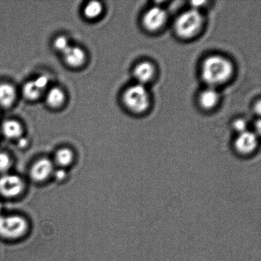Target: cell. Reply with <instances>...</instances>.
I'll return each mask as SVG.
<instances>
[{"mask_svg":"<svg viewBox=\"0 0 261 261\" xmlns=\"http://www.w3.org/2000/svg\"><path fill=\"white\" fill-rule=\"evenodd\" d=\"M53 45L56 50L62 53L67 50L70 46L68 38L64 36H60L56 38L54 41Z\"/></svg>","mask_w":261,"mask_h":261,"instance_id":"cell-18","label":"cell"},{"mask_svg":"<svg viewBox=\"0 0 261 261\" xmlns=\"http://www.w3.org/2000/svg\"><path fill=\"white\" fill-rule=\"evenodd\" d=\"M55 176L56 179H58L59 180H62L64 178H65L66 173L65 171L63 170H60L56 171L55 173Z\"/></svg>","mask_w":261,"mask_h":261,"instance_id":"cell-22","label":"cell"},{"mask_svg":"<svg viewBox=\"0 0 261 261\" xmlns=\"http://www.w3.org/2000/svg\"><path fill=\"white\" fill-rule=\"evenodd\" d=\"M2 209V204L0 203V212H1Z\"/></svg>","mask_w":261,"mask_h":261,"instance_id":"cell-25","label":"cell"},{"mask_svg":"<svg viewBox=\"0 0 261 261\" xmlns=\"http://www.w3.org/2000/svg\"><path fill=\"white\" fill-rule=\"evenodd\" d=\"M203 22L201 13L193 8L179 15L175 21V32L179 37L188 39L199 32Z\"/></svg>","mask_w":261,"mask_h":261,"instance_id":"cell-2","label":"cell"},{"mask_svg":"<svg viewBox=\"0 0 261 261\" xmlns=\"http://www.w3.org/2000/svg\"><path fill=\"white\" fill-rule=\"evenodd\" d=\"M123 101L125 106L130 111L135 113H142L149 107V93L145 86L136 84L124 92Z\"/></svg>","mask_w":261,"mask_h":261,"instance_id":"cell-3","label":"cell"},{"mask_svg":"<svg viewBox=\"0 0 261 261\" xmlns=\"http://www.w3.org/2000/svg\"><path fill=\"white\" fill-rule=\"evenodd\" d=\"M73 160V153L68 148H61L56 154V161L59 165L66 166Z\"/></svg>","mask_w":261,"mask_h":261,"instance_id":"cell-17","label":"cell"},{"mask_svg":"<svg viewBox=\"0 0 261 261\" xmlns=\"http://www.w3.org/2000/svg\"><path fill=\"white\" fill-rule=\"evenodd\" d=\"M66 96L62 89L54 88L48 92L46 96V102L50 108L58 109L65 103Z\"/></svg>","mask_w":261,"mask_h":261,"instance_id":"cell-13","label":"cell"},{"mask_svg":"<svg viewBox=\"0 0 261 261\" xmlns=\"http://www.w3.org/2000/svg\"><path fill=\"white\" fill-rule=\"evenodd\" d=\"M233 73L231 61L223 56L214 55L204 60L201 66V77L209 87H216L226 83Z\"/></svg>","mask_w":261,"mask_h":261,"instance_id":"cell-1","label":"cell"},{"mask_svg":"<svg viewBox=\"0 0 261 261\" xmlns=\"http://www.w3.org/2000/svg\"><path fill=\"white\" fill-rule=\"evenodd\" d=\"M28 143V141L27 138H20L19 141H18V145L20 148H24L27 147Z\"/></svg>","mask_w":261,"mask_h":261,"instance_id":"cell-23","label":"cell"},{"mask_svg":"<svg viewBox=\"0 0 261 261\" xmlns=\"http://www.w3.org/2000/svg\"><path fill=\"white\" fill-rule=\"evenodd\" d=\"M83 12L87 19H95L103 12V6L100 2L92 1L86 5Z\"/></svg>","mask_w":261,"mask_h":261,"instance_id":"cell-16","label":"cell"},{"mask_svg":"<svg viewBox=\"0 0 261 261\" xmlns=\"http://www.w3.org/2000/svg\"><path fill=\"white\" fill-rule=\"evenodd\" d=\"M16 99V91L11 84H0V106L7 108L12 106Z\"/></svg>","mask_w":261,"mask_h":261,"instance_id":"cell-12","label":"cell"},{"mask_svg":"<svg viewBox=\"0 0 261 261\" xmlns=\"http://www.w3.org/2000/svg\"><path fill=\"white\" fill-rule=\"evenodd\" d=\"M34 83L38 88L43 92L47 88L48 83H49V79L47 75H40L35 79Z\"/></svg>","mask_w":261,"mask_h":261,"instance_id":"cell-20","label":"cell"},{"mask_svg":"<svg viewBox=\"0 0 261 261\" xmlns=\"http://www.w3.org/2000/svg\"><path fill=\"white\" fill-rule=\"evenodd\" d=\"M154 74L155 69L153 65L148 61L138 63L133 70V75L137 81V84L143 86L152 81Z\"/></svg>","mask_w":261,"mask_h":261,"instance_id":"cell-7","label":"cell"},{"mask_svg":"<svg viewBox=\"0 0 261 261\" xmlns=\"http://www.w3.org/2000/svg\"><path fill=\"white\" fill-rule=\"evenodd\" d=\"M248 122L244 119H238L234 122L233 127L237 132L240 133L247 132Z\"/></svg>","mask_w":261,"mask_h":261,"instance_id":"cell-21","label":"cell"},{"mask_svg":"<svg viewBox=\"0 0 261 261\" xmlns=\"http://www.w3.org/2000/svg\"><path fill=\"white\" fill-rule=\"evenodd\" d=\"M27 226V221L21 217H0V236L7 239H17L25 233Z\"/></svg>","mask_w":261,"mask_h":261,"instance_id":"cell-4","label":"cell"},{"mask_svg":"<svg viewBox=\"0 0 261 261\" xmlns=\"http://www.w3.org/2000/svg\"><path fill=\"white\" fill-rule=\"evenodd\" d=\"M53 164L47 159H42L33 166L31 170V176L37 181L45 180L52 173Z\"/></svg>","mask_w":261,"mask_h":261,"instance_id":"cell-9","label":"cell"},{"mask_svg":"<svg viewBox=\"0 0 261 261\" xmlns=\"http://www.w3.org/2000/svg\"><path fill=\"white\" fill-rule=\"evenodd\" d=\"M11 162L9 156L7 153L0 152V173L9 170Z\"/></svg>","mask_w":261,"mask_h":261,"instance_id":"cell-19","label":"cell"},{"mask_svg":"<svg viewBox=\"0 0 261 261\" xmlns=\"http://www.w3.org/2000/svg\"><path fill=\"white\" fill-rule=\"evenodd\" d=\"M166 19L167 14L165 10L161 7H153L145 12L143 23L146 29L150 32H155L163 27Z\"/></svg>","mask_w":261,"mask_h":261,"instance_id":"cell-5","label":"cell"},{"mask_svg":"<svg viewBox=\"0 0 261 261\" xmlns=\"http://www.w3.org/2000/svg\"><path fill=\"white\" fill-rule=\"evenodd\" d=\"M63 54L64 60L66 65L70 67H80L86 62V53L81 47L70 45Z\"/></svg>","mask_w":261,"mask_h":261,"instance_id":"cell-8","label":"cell"},{"mask_svg":"<svg viewBox=\"0 0 261 261\" xmlns=\"http://www.w3.org/2000/svg\"><path fill=\"white\" fill-rule=\"evenodd\" d=\"M256 136L254 133L248 132L240 133L236 140V147L241 152H250L256 147Z\"/></svg>","mask_w":261,"mask_h":261,"instance_id":"cell-10","label":"cell"},{"mask_svg":"<svg viewBox=\"0 0 261 261\" xmlns=\"http://www.w3.org/2000/svg\"><path fill=\"white\" fill-rule=\"evenodd\" d=\"M255 113L258 114H260V101L258 102L256 104V106H255Z\"/></svg>","mask_w":261,"mask_h":261,"instance_id":"cell-24","label":"cell"},{"mask_svg":"<svg viewBox=\"0 0 261 261\" xmlns=\"http://www.w3.org/2000/svg\"><path fill=\"white\" fill-rule=\"evenodd\" d=\"M24 184L19 176L7 175L0 178V194L7 198H14L21 193Z\"/></svg>","mask_w":261,"mask_h":261,"instance_id":"cell-6","label":"cell"},{"mask_svg":"<svg viewBox=\"0 0 261 261\" xmlns=\"http://www.w3.org/2000/svg\"><path fill=\"white\" fill-rule=\"evenodd\" d=\"M2 132L5 137L15 139L20 138L22 134V127L19 122L15 120H8L2 125Z\"/></svg>","mask_w":261,"mask_h":261,"instance_id":"cell-14","label":"cell"},{"mask_svg":"<svg viewBox=\"0 0 261 261\" xmlns=\"http://www.w3.org/2000/svg\"><path fill=\"white\" fill-rule=\"evenodd\" d=\"M219 95L216 88L208 87L204 89L199 96V103L204 109H212L218 103Z\"/></svg>","mask_w":261,"mask_h":261,"instance_id":"cell-11","label":"cell"},{"mask_svg":"<svg viewBox=\"0 0 261 261\" xmlns=\"http://www.w3.org/2000/svg\"><path fill=\"white\" fill-rule=\"evenodd\" d=\"M42 93L43 91L38 88L33 81L28 82L22 88L23 96L28 100H37Z\"/></svg>","mask_w":261,"mask_h":261,"instance_id":"cell-15","label":"cell"}]
</instances>
